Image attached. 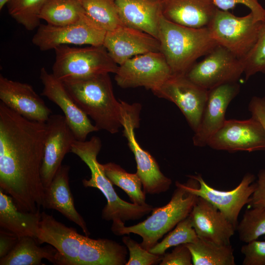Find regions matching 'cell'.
<instances>
[{"instance_id":"6da1fadb","label":"cell","mask_w":265,"mask_h":265,"mask_svg":"<svg viewBox=\"0 0 265 265\" xmlns=\"http://www.w3.org/2000/svg\"><path fill=\"white\" fill-rule=\"evenodd\" d=\"M46 122L28 120L0 103V187L18 208L36 212L45 188L40 170Z\"/></svg>"},{"instance_id":"7a4b0ae2","label":"cell","mask_w":265,"mask_h":265,"mask_svg":"<svg viewBox=\"0 0 265 265\" xmlns=\"http://www.w3.org/2000/svg\"><path fill=\"white\" fill-rule=\"evenodd\" d=\"M78 106L99 130L114 134L122 127L123 106L114 94L109 74L62 81Z\"/></svg>"},{"instance_id":"3957f363","label":"cell","mask_w":265,"mask_h":265,"mask_svg":"<svg viewBox=\"0 0 265 265\" xmlns=\"http://www.w3.org/2000/svg\"><path fill=\"white\" fill-rule=\"evenodd\" d=\"M102 147L100 138L92 136L88 141L76 140L71 152L77 155L89 167L91 177L83 179L85 187H94L100 190L106 197L107 203L103 208L102 217L106 221L117 224L129 220L139 219L152 212L153 207L146 204L137 205L121 199L115 191L113 184L106 175L103 164L97 160V156Z\"/></svg>"},{"instance_id":"277c9868","label":"cell","mask_w":265,"mask_h":265,"mask_svg":"<svg viewBox=\"0 0 265 265\" xmlns=\"http://www.w3.org/2000/svg\"><path fill=\"white\" fill-rule=\"evenodd\" d=\"M160 52L164 55L172 75H186L200 57L218 44L207 27L192 28L172 23L163 16L159 27Z\"/></svg>"},{"instance_id":"5b68a950","label":"cell","mask_w":265,"mask_h":265,"mask_svg":"<svg viewBox=\"0 0 265 265\" xmlns=\"http://www.w3.org/2000/svg\"><path fill=\"white\" fill-rule=\"evenodd\" d=\"M175 186L170 201L163 207L154 208L146 219L129 227L125 226L124 222L112 224V232L117 236L131 233L139 235L142 239L140 245L149 251L165 234L189 215L198 197L182 183L176 181Z\"/></svg>"},{"instance_id":"8992f818","label":"cell","mask_w":265,"mask_h":265,"mask_svg":"<svg viewBox=\"0 0 265 265\" xmlns=\"http://www.w3.org/2000/svg\"><path fill=\"white\" fill-rule=\"evenodd\" d=\"M54 50L52 74L61 81L115 74L118 68L103 45L78 48L63 45Z\"/></svg>"},{"instance_id":"52a82bcc","label":"cell","mask_w":265,"mask_h":265,"mask_svg":"<svg viewBox=\"0 0 265 265\" xmlns=\"http://www.w3.org/2000/svg\"><path fill=\"white\" fill-rule=\"evenodd\" d=\"M123 104V135L134 155L137 165L136 173L141 181L143 190L145 194L165 192L169 189L172 180L161 172L156 160L141 147L135 136L134 130L140 125L141 105L139 103L129 104L124 101Z\"/></svg>"},{"instance_id":"ba28073f","label":"cell","mask_w":265,"mask_h":265,"mask_svg":"<svg viewBox=\"0 0 265 265\" xmlns=\"http://www.w3.org/2000/svg\"><path fill=\"white\" fill-rule=\"evenodd\" d=\"M261 22L257 21L251 12L238 17L229 11L217 9L207 27L218 45L242 59L254 45Z\"/></svg>"},{"instance_id":"9c48e42d","label":"cell","mask_w":265,"mask_h":265,"mask_svg":"<svg viewBox=\"0 0 265 265\" xmlns=\"http://www.w3.org/2000/svg\"><path fill=\"white\" fill-rule=\"evenodd\" d=\"M187 177L189 180L183 184L184 186L191 193L211 203L237 228L240 212L243 206L248 204L256 188L254 175L246 173L237 186L228 191L211 186L200 174Z\"/></svg>"},{"instance_id":"30bf717a","label":"cell","mask_w":265,"mask_h":265,"mask_svg":"<svg viewBox=\"0 0 265 265\" xmlns=\"http://www.w3.org/2000/svg\"><path fill=\"white\" fill-rule=\"evenodd\" d=\"M106 31L85 12L77 23L63 26L41 24L32 39L41 51L63 45H103Z\"/></svg>"},{"instance_id":"8fae6325","label":"cell","mask_w":265,"mask_h":265,"mask_svg":"<svg viewBox=\"0 0 265 265\" xmlns=\"http://www.w3.org/2000/svg\"><path fill=\"white\" fill-rule=\"evenodd\" d=\"M114 79L123 88L144 87L154 92L172 75L164 55L150 52L134 56L118 66Z\"/></svg>"},{"instance_id":"7c38bea8","label":"cell","mask_w":265,"mask_h":265,"mask_svg":"<svg viewBox=\"0 0 265 265\" xmlns=\"http://www.w3.org/2000/svg\"><path fill=\"white\" fill-rule=\"evenodd\" d=\"M243 72L241 59L217 45L202 60L196 62L186 76L209 90L223 84L237 82Z\"/></svg>"},{"instance_id":"4fadbf2b","label":"cell","mask_w":265,"mask_h":265,"mask_svg":"<svg viewBox=\"0 0 265 265\" xmlns=\"http://www.w3.org/2000/svg\"><path fill=\"white\" fill-rule=\"evenodd\" d=\"M211 148L230 152L265 150V132L255 118L226 120L209 139Z\"/></svg>"},{"instance_id":"5bb4252c","label":"cell","mask_w":265,"mask_h":265,"mask_svg":"<svg viewBox=\"0 0 265 265\" xmlns=\"http://www.w3.org/2000/svg\"><path fill=\"white\" fill-rule=\"evenodd\" d=\"M153 93L174 103L180 109L194 132L199 127L208 98V90L186 75H172Z\"/></svg>"},{"instance_id":"9a60e30c","label":"cell","mask_w":265,"mask_h":265,"mask_svg":"<svg viewBox=\"0 0 265 265\" xmlns=\"http://www.w3.org/2000/svg\"><path fill=\"white\" fill-rule=\"evenodd\" d=\"M43 157L40 170L41 179L44 188L51 183L62 165L67 153L77 140L64 115H51L46 122Z\"/></svg>"},{"instance_id":"2e32d148","label":"cell","mask_w":265,"mask_h":265,"mask_svg":"<svg viewBox=\"0 0 265 265\" xmlns=\"http://www.w3.org/2000/svg\"><path fill=\"white\" fill-rule=\"evenodd\" d=\"M40 79L43 85L41 95L46 97L62 110L66 121L78 140H86L87 135L98 128L71 97L63 83L43 67Z\"/></svg>"},{"instance_id":"e0dca14e","label":"cell","mask_w":265,"mask_h":265,"mask_svg":"<svg viewBox=\"0 0 265 265\" xmlns=\"http://www.w3.org/2000/svg\"><path fill=\"white\" fill-rule=\"evenodd\" d=\"M0 99L7 107L24 118L46 123L51 110L26 83L12 80L0 75Z\"/></svg>"},{"instance_id":"ac0fdd59","label":"cell","mask_w":265,"mask_h":265,"mask_svg":"<svg viewBox=\"0 0 265 265\" xmlns=\"http://www.w3.org/2000/svg\"><path fill=\"white\" fill-rule=\"evenodd\" d=\"M103 46L117 64L140 54L160 51L159 41L142 30L125 25L106 31Z\"/></svg>"},{"instance_id":"d6986e66","label":"cell","mask_w":265,"mask_h":265,"mask_svg":"<svg viewBox=\"0 0 265 265\" xmlns=\"http://www.w3.org/2000/svg\"><path fill=\"white\" fill-rule=\"evenodd\" d=\"M239 90V84L235 82L223 84L208 90L201 121L192 138L194 145H207L210 137L225 121L228 106Z\"/></svg>"},{"instance_id":"ffe728a7","label":"cell","mask_w":265,"mask_h":265,"mask_svg":"<svg viewBox=\"0 0 265 265\" xmlns=\"http://www.w3.org/2000/svg\"><path fill=\"white\" fill-rule=\"evenodd\" d=\"M199 238L219 245H229L236 228L216 207L198 197L189 214Z\"/></svg>"},{"instance_id":"44dd1931","label":"cell","mask_w":265,"mask_h":265,"mask_svg":"<svg viewBox=\"0 0 265 265\" xmlns=\"http://www.w3.org/2000/svg\"><path fill=\"white\" fill-rule=\"evenodd\" d=\"M123 25L159 40L163 0H114Z\"/></svg>"},{"instance_id":"7402d4cb","label":"cell","mask_w":265,"mask_h":265,"mask_svg":"<svg viewBox=\"0 0 265 265\" xmlns=\"http://www.w3.org/2000/svg\"><path fill=\"white\" fill-rule=\"evenodd\" d=\"M70 166L62 165L50 184L44 189L43 208L55 210L81 228L85 236L90 234L86 223L78 212L69 185Z\"/></svg>"},{"instance_id":"603a6c76","label":"cell","mask_w":265,"mask_h":265,"mask_svg":"<svg viewBox=\"0 0 265 265\" xmlns=\"http://www.w3.org/2000/svg\"><path fill=\"white\" fill-rule=\"evenodd\" d=\"M218 8L212 0H163L166 20L192 28L207 27Z\"/></svg>"},{"instance_id":"cb8c5ba5","label":"cell","mask_w":265,"mask_h":265,"mask_svg":"<svg viewBox=\"0 0 265 265\" xmlns=\"http://www.w3.org/2000/svg\"><path fill=\"white\" fill-rule=\"evenodd\" d=\"M41 220L40 210L36 212L20 211L13 198L0 188V226L19 238L31 237L36 239Z\"/></svg>"},{"instance_id":"d4e9b609","label":"cell","mask_w":265,"mask_h":265,"mask_svg":"<svg viewBox=\"0 0 265 265\" xmlns=\"http://www.w3.org/2000/svg\"><path fill=\"white\" fill-rule=\"evenodd\" d=\"M36 238L23 237L6 256L0 258V265H40L46 259L54 265H60L61 256L51 245L39 246Z\"/></svg>"},{"instance_id":"484cf974","label":"cell","mask_w":265,"mask_h":265,"mask_svg":"<svg viewBox=\"0 0 265 265\" xmlns=\"http://www.w3.org/2000/svg\"><path fill=\"white\" fill-rule=\"evenodd\" d=\"M193 265H235L231 244L219 245L199 238L195 242L186 244Z\"/></svg>"},{"instance_id":"4316f807","label":"cell","mask_w":265,"mask_h":265,"mask_svg":"<svg viewBox=\"0 0 265 265\" xmlns=\"http://www.w3.org/2000/svg\"><path fill=\"white\" fill-rule=\"evenodd\" d=\"M84 12L80 0H47L40 18L47 24L63 26L78 22Z\"/></svg>"},{"instance_id":"83f0119b","label":"cell","mask_w":265,"mask_h":265,"mask_svg":"<svg viewBox=\"0 0 265 265\" xmlns=\"http://www.w3.org/2000/svg\"><path fill=\"white\" fill-rule=\"evenodd\" d=\"M102 164L108 179L113 185L123 189L133 204L137 205L146 204L145 193L142 190V183L136 173H129L114 162Z\"/></svg>"},{"instance_id":"f1b7e54d","label":"cell","mask_w":265,"mask_h":265,"mask_svg":"<svg viewBox=\"0 0 265 265\" xmlns=\"http://www.w3.org/2000/svg\"><path fill=\"white\" fill-rule=\"evenodd\" d=\"M87 14L106 31L124 25L114 0H80Z\"/></svg>"},{"instance_id":"f546056e","label":"cell","mask_w":265,"mask_h":265,"mask_svg":"<svg viewBox=\"0 0 265 265\" xmlns=\"http://www.w3.org/2000/svg\"><path fill=\"white\" fill-rule=\"evenodd\" d=\"M47 0H8L9 15L26 30L31 31L41 25L40 14Z\"/></svg>"},{"instance_id":"4dcf8cb0","label":"cell","mask_w":265,"mask_h":265,"mask_svg":"<svg viewBox=\"0 0 265 265\" xmlns=\"http://www.w3.org/2000/svg\"><path fill=\"white\" fill-rule=\"evenodd\" d=\"M198 238L188 215L180 221L172 231L149 251L154 254L162 256L166 250L171 247L182 244L193 243L197 241Z\"/></svg>"},{"instance_id":"1f68e13d","label":"cell","mask_w":265,"mask_h":265,"mask_svg":"<svg viewBox=\"0 0 265 265\" xmlns=\"http://www.w3.org/2000/svg\"><path fill=\"white\" fill-rule=\"evenodd\" d=\"M236 231L240 240L246 243L265 235V208H250L246 210Z\"/></svg>"},{"instance_id":"d6a6232c","label":"cell","mask_w":265,"mask_h":265,"mask_svg":"<svg viewBox=\"0 0 265 265\" xmlns=\"http://www.w3.org/2000/svg\"><path fill=\"white\" fill-rule=\"evenodd\" d=\"M241 60L246 80L258 73L265 74V18L261 22L254 45Z\"/></svg>"},{"instance_id":"836d02e7","label":"cell","mask_w":265,"mask_h":265,"mask_svg":"<svg viewBox=\"0 0 265 265\" xmlns=\"http://www.w3.org/2000/svg\"><path fill=\"white\" fill-rule=\"evenodd\" d=\"M122 241L128 249L130 255L125 265H153L161 261L163 255L151 253L130 237L124 236Z\"/></svg>"},{"instance_id":"e575fe53","label":"cell","mask_w":265,"mask_h":265,"mask_svg":"<svg viewBox=\"0 0 265 265\" xmlns=\"http://www.w3.org/2000/svg\"><path fill=\"white\" fill-rule=\"evenodd\" d=\"M244 255L243 265H265V241L254 240L241 248Z\"/></svg>"},{"instance_id":"d590c367","label":"cell","mask_w":265,"mask_h":265,"mask_svg":"<svg viewBox=\"0 0 265 265\" xmlns=\"http://www.w3.org/2000/svg\"><path fill=\"white\" fill-rule=\"evenodd\" d=\"M216 7L221 10L228 11L233 9L238 4L247 7L258 21L265 18V9L258 0H212Z\"/></svg>"},{"instance_id":"8d00e7d4","label":"cell","mask_w":265,"mask_h":265,"mask_svg":"<svg viewBox=\"0 0 265 265\" xmlns=\"http://www.w3.org/2000/svg\"><path fill=\"white\" fill-rule=\"evenodd\" d=\"M160 265H192V256L186 244L175 246L171 253H164Z\"/></svg>"},{"instance_id":"74e56055","label":"cell","mask_w":265,"mask_h":265,"mask_svg":"<svg viewBox=\"0 0 265 265\" xmlns=\"http://www.w3.org/2000/svg\"><path fill=\"white\" fill-rule=\"evenodd\" d=\"M257 176L256 188L248 205L250 208H265V169H261Z\"/></svg>"},{"instance_id":"f35d334b","label":"cell","mask_w":265,"mask_h":265,"mask_svg":"<svg viewBox=\"0 0 265 265\" xmlns=\"http://www.w3.org/2000/svg\"><path fill=\"white\" fill-rule=\"evenodd\" d=\"M248 109L252 117L261 124L265 132V96L253 97L249 102Z\"/></svg>"},{"instance_id":"ab89813d","label":"cell","mask_w":265,"mask_h":265,"mask_svg":"<svg viewBox=\"0 0 265 265\" xmlns=\"http://www.w3.org/2000/svg\"><path fill=\"white\" fill-rule=\"evenodd\" d=\"M14 234L0 228V258L7 255L13 248L19 240Z\"/></svg>"},{"instance_id":"60d3db41","label":"cell","mask_w":265,"mask_h":265,"mask_svg":"<svg viewBox=\"0 0 265 265\" xmlns=\"http://www.w3.org/2000/svg\"><path fill=\"white\" fill-rule=\"evenodd\" d=\"M8 0H0V9L1 10Z\"/></svg>"}]
</instances>
